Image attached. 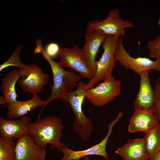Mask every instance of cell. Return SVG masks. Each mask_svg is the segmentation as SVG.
<instances>
[{"label": "cell", "instance_id": "13", "mask_svg": "<svg viewBox=\"0 0 160 160\" xmlns=\"http://www.w3.org/2000/svg\"><path fill=\"white\" fill-rule=\"evenodd\" d=\"M15 160H45L46 148L37 144L28 134L16 140Z\"/></svg>", "mask_w": 160, "mask_h": 160}, {"label": "cell", "instance_id": "24", "mask_svg": "<svg viewBox=\"0 0 160 160\" xmlns=\"http://www.w3.org/2000/svg\"><path fill=\"white\" fill-rule=\"evenodd\" d=\"M60 49L58 44L52 42L47 44L44 50L47 55L52 59L57 57L58 55H59Z\"/></svg>", "mask_w": 160, "mask_h": 160}, {"label": "cell", "instance_id": "1", "mask_svg": "<svg viewBox=\"0 0 160 160\" xmlns=\"http://www.w3.org/2000/svg\"><path fill=\"white\" fill-rule=\"evenodd\" d=\"M62 120L53 116H48L43 118H37L36 121L31 122L28 135L37 144L46 148L50 144L51 149L56 148L60 152L61 149L66 146L60 141L65 127Z\"/></svg>", "mask_w": 160, "mask_h": 160}, {"label": "cell", "instance_id": "8", "mask_svg": "<svg viewBox=\"0 0 160 160\" xmlns=\"http://www.w3.org/2000/svg\"><path fill=\"white\" fill-rule=\"evenodd\" d=\"M21 78L17 83L19 87L24 91L37 95L48 83L49 76L44 73L36 65L32 63L26 65L22 70Z\"/></svg>", "mask_w": 160, "mask_h": 160}, {"label": "cell", "instance_id": "6", "mask_svg": "<svg viewBox=\"0 0 160 160\" xmlns=\"http://www.w3.org/2000/svg\"><path fill=\"white\" fill-rule=\"evenodd\" d=\"M134 26L133 22L124 20L120 18L118 8L111 10L107 17L103 20H92L88 23L86 31H99L107 35L119 37L125 35V30Z\"/></svg>", "mask_w": 160, "mask_h": 160}, {"label": "cell", "instance_id": "2", "mask_svg": "<svg viewBox=\"0 0 160 160\" xmlns=\"http://www.w3.org/2000/svg\"><path fill=\"white\" fill-rule=\"evenodd\" d=\"M37 53H41L48 62L51 69L53 76V83L50 87L51 94L49 98L45 101L37 118L40 117L44 108L53 100L56 99H62L63 95L72 92V89L82 79L81 76L70 69L65 70L59 62H55L49 57L46 53L40 44L36 49Z\"/></svg>", "mask_w": 160, "mask_h": 160}, {"label": "cell", "instance_id": "18", "mask_svg": "<svg viewBox=\"0 0 160 160\" xmlns=\"http://www.w3.org/2000/svg\"><path fill=\"white\" fill-rule=\"evenodd\" d=\"M21 76V72L20 70H14L6 72L4 76L1 79L0 89L7 105L17 100L15 85Z\"/></svg>", "mask_w": 160, "mask_h": 160}, {"label": "cell", "instance_id": "25", "mask_svg": "<svg viewBox=\"0 0 160 160\" xmlns=\"http://www.w3.org/2000/svg\"><path fill=\"white\" fill-rule=\"evenodd\" d=\"M149 160H160V147L154 155Z\"/></svg>", "mask_w": 160, "mask_h": 160}, {"label": "cell", "instance_id": "16", "mask_svg": "<svg viewBox=\"0 0 160 160\" xmlns=\"http://www.w3.org/2000/svg\"><path fill=\"white\" fill-rule=\"evenodd\" d=\"M159 124L153 112L135 111L130 120L128 130L130 133L143 132L146 133Z\"/></svg>", "mask_w": 160, "mask_h": 160}, {"label": "cell", "instance_id": "19", "mask_svg": "<svg viewBox=\"0 0 160 160\" xmlns=\"http://www.w3.org/2000/svg\"><path fill=\"white\" fill-rule=\"evenodd\" d=\"M143 138L149 160L154 155L160 147V124L146 133Z\"/></svg>", "mask_w": 160, "mask_h": 160}, {"label": "cell", "instance_id": "27", "mask_svg": "<svg viewBox=\"0 0 160 160\" xmlns=\"http://www.w3.org/2000/svg\"><path fill=\"white\" fill-rule=\"evenodd\" d=\"M84 160H89V159L88 157H86Z\"/></svg>", "mask_w": 160, "mask_h": 160}, {"label": "cell", "instance_id": "7", "mask_svg": "<svg viewBox=\"0 0 160 160\" xmlns=\"http://www.w3.org/2000/svg\"><path fill=\"white\" fill-rule=\"evenodd\" d=\"M121 85V81L112 76L96 87L87 89L86 98L95 106L105 105L120 94Z\"/></svg>", "mask_w": 160, "mask_h": 160}, {"label": "cell", "instance_id": "26", "mask_svg": "<svg viewBox=\"0 0 160 160\" xmlns=\"http://www.w3.org/2000/svg\"><path fill=\"white\" fill-rule=\"evenodd\" d=\"M0 104L3 105H7L4 97L3 95L0 97Z\"/></svg>", "mask_w": 160, "mask_h": 160}, {"label": "cell", "instance_id": "10", "mask_svg": "<svg viewBox=\"0 0 160 160\" xmlns=\"http://www.w3.org/2000/svg\"><path fill=\"white\" fill-rule=\"evenodd\" d=\"M107 35L97 30L86 31L84 35L85 43L79 49L80 54L93 76L97 70L96 57L100 47Z\"/></svg>", "mask_w": 160, "mask_h": 160}, {"label": "cell", "instance_id": "20", "mask_svg": "<svg viewBox=\"0 0 160 160\" xmlns=\"http://www.w3.org/2000/svg\"><path fill=\"white\" fill-rule=\"evenodd\" d=\"M15 142L12 138L0 137V160H15Z\"/></svg>", "mask_w": 160, "mask_h": 160}, {"label": "cell", "instance_id": "15", "mask_svg": "<svg viewBox=\"0 0 160 160\" xmlns=\"http://www.w3.org/2000/svg\"><path fill=\"white\" fill-rule=\"evenodd\" d=\"M123 160H149L143 137L129 140L115 152Z\"/></svg>", "mask_w": 160, "mask_h": 160}, {"label": "cell", "instance_id": "5", "mask_svg": "<svg viewBox=\"0 0 160 160\" xmlns=\"http://www.w3.org/2000/svg\"><path fill=\"white\" fill-rule=\"evenodd\" d=\"M114 57L124 68L130 70L139 75L146 71H160V59L153 61L147 58L132 57L124 48L122 38L118 40Z\"/></svg>", "mask_w": 160, "mask_h": 160}, {"label": "cell", "instance_id": "23", "mask_svg": "<svg viewBox=\"0 0 160 160\" xmlns=\"http://www.w3.org/2000/svg\"><path fill=\"white\" fill-rule=\"evenodd\" d=\"M149 56L156 59H160V31L154 38L148 44Z\"/></svg>", "mask_w": 160, "mask_h": 160}, {"label": "cell", "instance_id": "22", "mask_svg": "<svg viewBox=\"0 0 160 160\" xmlns=\"http://www.w3.org/2000/svg\"><path fill=\"white\" fill-rule=\"evenodd\" d=\"M153 89L154 101L153 113L160 124V78L156 80Z\"/></svg>", "mask_w": 160, "mask_h": 160}, {"label": "cell", "instance_id": "3", "mask_svg": "<svg viewBox=\"0 0 160 160\" xmlns=\"http://www.w3.org/2000/svg\"><path fill=\"white\" fill-rule=\"evenodd\" d=\"M86 84L83 81H79L77 84L76 89L64 94L62 99L71 105L75 117L73 122L74 131L79 135L84 141L89 139L93 129L91 118L86 117L82 110L83 103L86 98L87 89Z\"/></svg>", "mask_w": 160, "mask_h": 160}, {"label": "cell", "instance_id": "14", "mask_svg": "<svg viewBox=\"0 0 160 160\" xmlns=\"http://www.w3.org/2000/svg\"><path fill=\"white\" fill-rule=\"evenodd\" d=\"M31 118L24 116L16 120L0 118L1 137L13 138L16 140L28 134Z\"/></svg>", "mask_w": 160, "mask_h": 160}, {"label": "cell", "instance_id": "9", "mask_svg": "<svg viewBox=\"0 0 160 160\" xmlns=\"http://www.w3.org/2000/svg\"><path fill=\"white\" fill-rule=\"evenodd\" d=\"M123 115L122 112H120L116 118L111 121L108 125V130L106 136L100 142L84 150L74 151L66 146L63 147L60 152L63 156L60 160H79L84 157L93 155L100 156L108 160L106 150L107 144L112 132L113 126Z\"/></svg>", "mask_w": 160, "mask_h": 160}, {"label": "cell", "instance_id": "4", "mask_svg": "<svg viewBox=\"0 0 160 160\" xmlns=\"http://www.w3.org/2000/svg\"><path fill=\"white\" fill-rule=\"evenodd\" d=\"M119 37L113 35H107L101 47L103 49V54L97 62L95 74L86 84L87 89L93 87L96 84L104 81L113 76L112 72L116 64L114 54Z\"/></svg>", "mask_w": 160, "mask_h": 160}, {"label": "cell", "instance_id": "21", "mask_svg": "<svg viewBox=\"0 0 160 160\" xmlns=\"http://www.w3.org/2000/svg\"><path fill=\"white\" fill-rule=\"evenodd\" d=\"M22 49L21 46H18L8 59L0 65V71L9 66L17 67L21 70H23L25 67V65L20 61L19 55Z\"/></svg>", "mask_w": 160, "mask_h": 160}, {"label": "cell", "instance_id": "17", "mask_svg": "<svg viewBox=\"0 0 160 160\" xmlns=\"http://www.w3.org/2000/svg\"><path fill=\"white\" fill-rule=\"evenodd\" d=\"M45 101L37 95H33L28 100H16L6 106L7 109V116L10 119L21 117L38 107H42Z\"/></svg>", "mask_w": 160, "mask_h": 160}, {"label": "cell", "instance_id": "11", "mask_svg": "<svg viewBox=\"0 0 160 160\" xmlns=\"http://www.w3.org/2000/svg\"><path fill=\"white\" fill-rule=\"evenodd\" d=\"M79 48L76 44L71 48L63 47L60 51V64L78 72L82 77L90 79L93 75L81 56Z\"/></svg>", "mask_w": 160, "mask_h": 160}, {"label": "cell", "instance_id": "12", "mask_svg": "<svg viewBox=\"0 0 160 160\" xmlns=\"http://www.w3.org/2000/svg\"><path fill=\"white\" fill-rule=\"evenodd\" d=\"M150 71H145L140 75L139 89L134 103L135 111L153 113L154 95L153 87L149 76Z\"/></svg>", "mask_w": 160, "mask_h": 160}]
</instances>
